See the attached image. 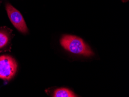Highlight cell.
<instances>
[{
    "mask_svg": "<svg viewBox=\"0 0 129 97\" xmlns=\"http://www.w3.org/2000/svg\"><path fill=\"white\" fill-rule=\"evenodd\" d=\"M6 10L9 20L15 28L23 34L28 32V30L26 22L20 12L10 4L6 5Z\"/></svg>",
    "mask_w": 129,
    "mask_h": 97,
    "instance_id": "3957f363",
    "label": "cell"
},
{
    "mask_svg": "<svg viewBox=\"0 0 129 97\" xmlns=\"http://www.w3.org/2000/svg\"><path fill=\"white\" fill-rule=\"evenodd\" d=\"M60 44L66 50L74 54L85 56H90L94 55L90 47L86 44L82 39L75 35H63L60 39Z\"/></svg>",
    "mask_w": 129,
    "mask_h": 97,
    "instance_id": "6da1fadb",
    "label": "cell"
},
{
    "mask_svg": "<svg viewBox=\"0 0 129 97\" xmlns=\"http://www.w3.org/2000/svg\"><path fill=\"white\" fill-rule=\"evenodd\" d=\"M128 0H122V1L123 2V3H126V2H127Z\"/></svg>",
    "mask_w": 129,
    "mask_h": 97,
    "instance_id": "8992f818",
    "label": "cell"
},
{
    "mask_svg": "<svg viewBox=\"0 0 129 97\" xmlns=\"http://www.w3.org/2000/svg\"><path fill=\"white\" fill-rule=\"evenodd\" d=\"M54 97H76L77 96L75 93L70 89L66 88H60L54 91Z\"/></svg>",
    "mask_w": 129,
    "mask_h": 97,
    "instance_id": "5b68a950",
    "label": "cell"
},
{
    "mask_svg": "<svg viewBox=\"0 0 129 97\" xmlns=\"http://www.w3.org/2000/svg\"><path fill=\"white\" fill-rule=\"evenodd\" d=\"M17 64L15 59L9 55L0 56V79L10 80L17 72Z\"/></svg>",
    "mask_w": 129,
    "mask_h": 97,
    "instance_id": "7a4b0ae2",
    "label": "cell"
},
{
    "mask_svg": "<svg viewBox=\"0 0 129 97\" xmlns=\"http://www.w3.org/2000/svg\"><path fill=\"white\" fill-rule=\"evenodd\" d=\"M12 30L4 27L0 29V50L5 49L10 44L13 37Z\"/></svg>",
    "mask_w": 129,
    "mask_h": 97,
    "instance_id": "277c9868",
    "label": "cell"
}]
</instances>
